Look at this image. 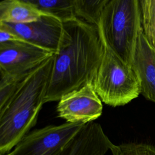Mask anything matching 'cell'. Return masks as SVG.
Returning <instances> with one entry per match:
<instances>
[{
    "instance_id": "10",
    "label": "cell",
    "mask_w": 155,
    "mask_h": 155,
    "mask_svg": "<svg viewBox=\"0 0 155 155\" xmlns=\"http://www.w3.org/2000/svg\"><path fill=\"white\" fill-rule=\"evenodd\" d=\"M132 67L141 83V94L155 103V50L140 30L135 48Z\"/></svg>"
},
{
    "instance_id": "9",
    "label": "cell",
    "mask_w": 155,
    "mask_h": 155,
    "mask_svg": "<svg viewBox=\"0 0 155 155\" xmlns=\"http://www.w3.org/2000/svg\"><path fill=\"white\" fill-rule=\"evenodd\" d=\"M112 143L99 124L90 122L56 155H105Z\"/></svg>"
},
{
    "instance_id": "4",
    "label": "cell",
    "mask_w": 155,
    "mask_h": 155,
    "mask_svg": "<svg viewBox=\"0 0 155 155\" xmlns=\"http://www.w3.org/2000/svg\"><path fill=\"white\" fill-rule=\"evenodd\" d=\"M102 39L103 55L92 85L104 103L123 106L141 93L140 81L132 66L125 64Z\"/></svg>"
},
{
    "instance_id": "12",
    "label": "cell",
    "mask_w": 155,
    "mask_h": 155,
    "mask_svg": "<svg viewBox=\"0 0 155 155\" xmlns=\"http://www.w3.org/2000/svg\"><path fill=\"white\" fill-rule=\"evenodd\" d=\"M27 3L42 14L53 16L62 22L78 17L77 0H18Z\"/></svg>"
},
{
    "instance_id": "17",
    "label": "cell",
    "mask_w": 155,
    "mask_h": 155,
    "mask_svg": "<svg viewBox=\"0 0 155 155\" xmlns=\"http://www.w3.org/2000/svg\"><path fill=\"white\" fill-rule=\"evenodd\" d=\"M24 41L12 31L0 24V44Z\"/></svg>"
},
{
    "instance_id": "8",
    "label": "cell",
    "mask_w": 155,
    "mask_h": 155,
    "mask_svg": "<svg viewBox=\"0 0 155 155\" xmlns=\"http://www.w3.org/2000/svg\"><path fill=\"white\" fill-rule=\"evenodd\" d=\"M21 39L33 45L56 53L59 50L64 33L63 22L58 18L42 14L35 21L24 24L0 22Z\"/></svg>"
},
{
    "instance_id": "11",
    "label": "cell",
    "mask_w": 155,
    "mask_h": 155,
    "mask_svg": "<svg viewBox=\"0 0 155 155\" xmlns=\"http://www.w3.org/2000/svg\"><path fill=\"white\" fill-rule=\"evenodd\" d=\"M42 15L30 5L18 0H3L0 3V22L24 24L37 20Z\"/></svg>"
},
{
    "instance_id": "14",
    "label": "cell",
    "mask_w": 155,
    "mask_h": 155,
    "mask_svg": "<svg viewBox=\"0 0 155 155\" xmlns=\"http://www.w3.org/2000/svg\"><path fill=\"white\" fill-rule=\"evenodd\" d=\"M30 73L22 75H12L0 71V110L7 105Z\"/></svg>"
},
{
    "instance_id": "3",
    "label": "cell",
    "mask_w": 155,
    "mask_h": 155,
    "mask_svg": "<svg viewBox=\"0 0 155 155\" xmlns=\"http://www.w3.org/2000/svg\"><path fill=\"white\" fill-rule=\"evenodd\" d=\"M97 27L102 38L127 65L132 66L142 29L139 0H111L102 10Z\"/></svg>"
},
{
    "instance_id": "6",
    "label": "cell",
    "mask_w": 155,
    "mask_h": 155,
    "mask_svg": "<svg viewBox=\"0 0 155 155\" xmlns=\"http://www.w3.org/2000/svg\"><path fill=\"white\" fill-rule=\"evenodd\" d=\"M54 53L24 41L0 44V71L12 75L31 73Z\"/></svg>"
},
{
    "instance_id": "7",
    "label": "cell",
    "mask_w": 155,
    "mask_h": 155,
    "mask_svg": "<svg viewBox=\"0 0 155 155\" xmlns=\"http://www.w3.org/2000/svg\"><path fill=\"white\" fill-rule=\"evenodd\" d=\"M102 101L91 84L64 95L58 101L59 117L67 122H93L102 113Z\"/></svg>"
},
{
    "instance_id": "13",
    "label": "cell",
    "mask_w": 155,
    "mask_h": 155,
    "mask_svg": "<svg viewBox=\"0 0 155 155\" xmlns=\"http://www.w3.org/2000/svg\"><path fill=\"white\" fill-rule=\"evenodd\" d=\"M143 33L155 50V0H139Z\"/></svg>"
},
{
    "instance_id": "1",
    "label": "cell",
    "mask_w": 155,
    "mask_h": 155,
    "mask_svg": "<svg viewBox=\"0 0 155 155\" xmlns=\"http://www.w3.org/2000/svg\"><path fill=\"white\" fill-rule=\"evenodd\" d=\"M63 24L44 103L59 101L67 93L92 84L103 55L104 44L97 25L79 17Z\"/></svg>"
},
{
    "instance_id": "15",
    "label": "cell",
    "mask_w": 155,
    "mask_h": 155,
    "mask_svg": "<svg viewBox=\"0 0 155 155\" xmlns=\"http://www.w3.org/2000/svg\"><path fill=\"white\" fill-rule=\"evenodd\" d=\"M111 0H77L78 17L97 25L102 10Z\"/></svg>"
},
{
    "instance_id": "16",
    "label": "cell",
    "mask_w": 155,
    "mask_h": 155,
    "mask_svg": "<svg viewBox=\"0 0 155 155\" xmlns=\"http://www.w3.org/2000/svg\"><path fill=\"white\" fill-rule=\"evenodd\" d=\"M110 150L112 155H155V147L143 143H112Z\"/></svg>"
},
{
    "instance_id": "5",
    "label": "cell",
    "mask_w": 155,
    "mask_h": 155,
    "mask_svg": "<svg viewBox=\"0 0 155 155\" xmlns=\"http://www.w3.org/2000/svg\"><path fill=\"white\" fill-rule=\"evenodd\" d=\"M86 124L65 122L36 129L4 155H56Z\"/></svg>"
},
{
    "instance_id": "2",
    "label": "cell",
    "mask_w": 155,
    "mask_h": 155,
    "mask_svg": "<svg viewBox=\"0 0 155 155\" xmlns=\"http://www.w3.org/2000/svg\"><path fill=\"white\" fill-rule=\"evenodd\" d=\"M54 54L31 72L0 110V155L10 151L36 125L44 100Z\"/></svg>"
}]
</instances>
